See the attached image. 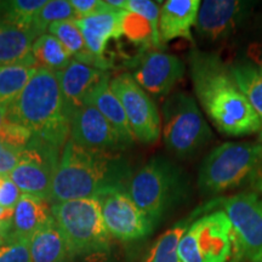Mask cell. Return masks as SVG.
<instances>
[{
  "instance_id": "1",
  "label": "cell",
  "mask_w": 262,
  "mask_h": 262,
  "mask_svg": "<svg viewBox=\"0 0 262 262\" xmlns=\"http://www.w3.org/2000/svg\"><path fill=\"white\" fill-rule=\"evenodd\" d=\"M188 66L196 100L216 129L231 137L260 134V119L228 63L217 54L194 49Z\"/></svg>"
},
{
  "instance_id": "2",
  "label": "cell",
  "mask_w": 262,
  "mask_h": 262,
  "mask_svg": "<svg viewBox=\"0 0 262 262\" xmlns=\"http://www.w3.org/2000/svg\"><path fill=\"white\" fill-rule=\"evenodd\" d=\"M133 172L119 153L78 146L71 139L62 149L48 201L50 204L74 199L98 198L111 189L125 191Z\"/></svg>"
},
{
  "instance_id": "3",
  "label": "cell",
  "mask_w": 262,
  "mask_h": 262,
  "mask_svg": "<svg viewBox=\"0 0 262 262\" xmlns=\"http://www.w3.org/2000/svg\"><path fill=\"white\" fill-rule=\"evenodd\" d=\"M6 120L32 131L29 146L61 156L70 139V118L56 72L39 68L18 97L6 107Z\"/></svg>"
},
{
  "instance_id": "4",
  "label": "cell",
  "mask_w": 262,
  "mask_h": 262,
  "mask_svg": "<svg viewBox=\"0 0 262 262\" xmlns=\"http://www.w3.org/2000/svg\"><path fill=\"white\" fill-rule=\"evenodd\" d=\"M125 192L156 226L188 198L191 181L187 172L175 162L157 156L131 176Z\"/></svg>"
},
{
  "instance_id": "5",
  "label": "cell",
  "mask_w": 262,
  "mask_h": 262,
  "mask_svg": "<svg viewBox=\"0 0 262 262\" xmlns=\"http://www.w3.org/2000/svg\"><path fill=\"white\" fill-rule=\"evenodd\" d=\"M261 166V142H225L203 159L196 185L204 195L221 194L250 182Z\"/></svg>"
},
{
  "instance_id": "6",
  "label": "cell",
  "mask_w": 262,
  "mask_h": 262,
  "mask_svg": "<svg viewBox=\"0 0 262 262\" xmlns=\"http://www.w3.org/2000/svg\"><path fill=\"white\" fill-rule=\"evenodd\" d=\"M51 215L72 257L112 248L100 202L96 198L51 204Z\"/></svg>"
},
{
  "instance_id": "7",
  "label": "cell",
  "mask_w": 262,
  "mask_h": 262,
  "mask_svg": "<svg viewBox=\"0 0 262 262\" xmlns=\"http://www.w3.org/2000/svg\"><path fill=\"white\" fill-rule=\"evenodd\" d=\"M163 118L164 143L178 158H193L214 137L194 97L185 91L173 93L166 98Z\"/></svg>"
},
{
  "instance_id": "8",
  "label": "cell",
  "mask_w": 262,
  "mask_h": 262,
  "mask_svg": "<svg viewBox=\"0 0 262 262\" xmlns=\"http://www.w3.org/2000/svg\"><path fill=\"white\" fill-rule=\"evenodd\" d=\"M234 254L233 229L221 209L198 216L182 235L178 248L181 262H229Z\"/></svg>"
},
{
  "instance_id": "9",
  "label": "cell",
  "mask_w": 262,
  "mask_h": 262,
  "mask_svg": "<svg viewBox=\"0 0 262 262\" xmlns=\"http://www.w3.org/2000/svg\"><path fill=\"white\" fill-rule=\"evenodd\" d=\"M231 222L235 254L242 260L254 262L262 255V195L243 191L219 198V208Z\"/></svg>"
},
{
  "instance_id": "10",
  "label": "cell",
  "mask_w": 262,
  "mask_h": 262,
  "mask_svg": "<svg viewBox=\"0 0 262 262\" xmlns=\"http://www.w3.org/2000/svg\"><path fill=\"white\" fill-rule=\"evenodd\" d=\"M110 88L122 103L135 140L145 145L156 143L162 131V120L149 95L130 73L116 75L110 80Z\"/></svg>"
},
{
  "instance_id": "11",
  "label": "cell",
  "mask_w": 262,
  "mask_h": 262,
  "mask_svg": "<svg viewBox=\"0 0 262 262\" xmlns=\"http://www.w3.org/2000/svg\"><path fill=\"white\" fill-rule=\"evenodd\" d=\"M255 3L245 0H205L201 3L195 33L208 44H224L243 29L253 16Z\"/></svg>"
},
{
  "instance_id": "12",
  "label": "cell",
  "mask_w": 262,
  "mask_h": 262,
  "mask_svg": "<svg viewBox=\"0 0 262 262\" xmlns=\"http://www.w3.org/2000/svg\"><path fill=\"white\" fill-rule=\"evenodd\" d=\"M96 199L111 238L123 243L137 242L148 237L156 227L124 189H111Z\"/></svg>"
},
{
  "instance_id": "13",
  "label": "cell",
  "mask_w": 262,
  "mask_h": 262,
  "mask_svg": "<svg viewBox=\"0 0 262 262\" xmlns=\"http://www.w3.org/2000/svg\"><path fill=\"white\" fill-rule=\"evenodd\" d=\"M131 77L148 95L163 97L182 79L186 66L181 58L163 51H147L134 57Z\"/></svg>"
},
{
  "instance_id": "14",
  "label": "cell",
  "mask_w": 262,
  "mask_h": 262,
  "mask_svg": "<svg viewBox=\"0 0 262 262\" xmlns=\"http://www.w3.org/2000/svg\"><path fill=\"white\" fill-rule=\"evenodd\" d=\"M70 139L78 146L91 150L118 153L125 149L106 118L88 103L70 114Z\"/></svg>"
},
{
  "instance_id": "15",
  "label": "cell",
  "mask_w": 262,
  "mask_h": 262,
  "mask_svg": "<svg viewBox=\"0 0 262 262\" xmlns=\"http://www.w3.org/2000/svg\"><path fill=\"white\" fill-rule=\"evenodd\" d=\"M60 157L28 146L9 178L24 194L48 199Z\"/></svg>"
},
{
  "instance_id": "16",
  "label": "cell",
  "mask_w": 262,
  "mask_h": 262,
  "mask_svg": "<svg viewBox=\"0 0 262 262\" xmlns=\"http://www.w3.org/2000/svg\"><path fill=\"white\" fill-rule=\"evenodd\" d=\"M62 97H63L66 112L70 114L78 107L85 104L88 95L100 83L108 72L101 71L93 66L72 60L67 68L56 72Z\"/></svg>"
},
{
  "instance_id": "17",
  "label": "cell",
  "mask_w": 262,
  "mask_h": 262,
  "mask_svg": "<svg viewBox=\"0 0 262 262\" xmlns=\"http://www.w3.org/2000/svg\"><path fill=\"white\" fill-rule=\"evenodd\" d=\"M199 0H168L160 6L159 38L162 44L173 39H186L194 42L192 28L195 26Z\"/></svg>"
},
{
  "instance_id": "18",
  "label": "cell",
  "mask_w": 262,
  "mask_h": 262,
  "mask_svg": "<svg viewBox=\"0 0 262 262\" xmlns=\"http://www.w3.org/2000/svg\"><path fill=\"white\" fill-rule=\"evenodd\" d=\"M51 219V204L48 199L22 193L12 211L8 242L29 241Z\"/></svg>"
},
{
  "instance_id": "19",
  "label": "cell",
  "mask_w": 262,
  "mask_h": 262,
  "mask_svg": "<svg viewBox=\"0 0 262 262\" xmlns=\"http://www.w3.org/2000/svg\"><path fill=\"white\" fill-rule=\"evenodd\" d=\"M107 3V2H106ZM124 10L110 8L89 17L77 19L78 27L83 34L85 45L94 56L104 57L107 42L119 39L122 35V16Z\"/></svg>"
},
{
  "instance_id": "20",
  "label": "cell",
  "mask_w": 262,
  "mask_h": 262,
  "mask_svg": "<svg viewBox=\"0 0 262 262\" xmlns=\"http://www.w3.org/2000/svg\"><path fill=\"white\" fill-rule=\"evenodd\" d=\"M110 80V73H107L101 79L100 83L90 91L86 100H85V103L91 104L100 111V113L106 118L108 123L116 130L123 146L127 148V147L133 146L135 137H134L133 131L130 129L122 103L111 90Z\"/></svg>"
},
{
  "instance_id": "21",
  "label": "cell",
  "mask_w": 262,
  "mask_h": 262,
  "mask_svg": "<svg viewBox=\"0 0 262 262\" xmlns=\"http://www.w3.org/2000/svg\"><path fill=\"white\" fill-rule=\"evenodd\" d=\"M37 38L38 34L32 29L12 24L0 15V66L15 63L37 66L32 55L33 42Z\"/></svg>"
},
{
  "instance_id": "22",
  "label": "cell",
  "mask_w": 262,
  "mask_h": 262,
  "mask_svg": "<svg viewBox=\"0 0 262 262\" xmlns=\"http://www.w3.org/2000/svg\"><path fill=\"white\" fill-rule=\"evenodd\" d=\"M31 262H58L71 256L54 217L29 238Z\"/></svg>"
},
{
  "instance_id": "23",
  "label": "cell",
  "mask_w": 262,
  "mask_h": 262,
  "mask_svg": "<svg viewBox=\"0 0 262 262\" xmlns=\"http://www.w3.org/2000/svg\"><path fill=\"white\" fill-rule=\"evenodd\" d=\"M32 55L38 68L52 72L63 71L73 60L60 40L50 33H45L35 39L32 47Z\"/></svg>"
},
{
  "instance_id": "24",
  "label": "cell",
  "mask_w": 262,
  "mask_h": 262,
  "mask_svg": "<svg viewBox=\"0 0 262 262\" xmlns=\"http://www.w3.org/2000/svg\"><path fill=\"white\" fill-rule=\"evenodd\" d=\"M38 70L37 66L27 63L0 66V106L14 102Z\"/></svg>"
},
{
  "instance_id": "25",
  "label": "cell",
  "mask_w": 262,
  "mask_h": 262,
  "mask_svg": "<svg viewBox=\"0 0 262 262\" xmlns=\"http://www.w3.org/2000/svg\"><path fill=\"white\" fill-rule=\"evenodd\" d=\"M232 74L243 93L247 95L249 102L253 106L261 123L258 142L262 143V75L248 62L237 60L229 64Z\"/></svg>"
},
{
  "instance_id": "26",
  "label": "cell",
  "mask_w": 262,
  "mask_h": 262,
  "mask_svg": "<svg viewBox=\"0 0 262 262\" xmlns=\"http://www.w3.org/2000/svg\"><path fill=\"white\" fill-rule=\"evenodd\" d=\"M68 19H77L71 2L67 0H49L42 8L35 14L32 21V29L38 37L45 34L52 24Z\"/></svg>"
},
{
  "instance_id": "27",
  "label": "cell",
  "mask_w": 262,
  "mask_h": 262,
  "mask_svg": "<svg viewBox=\"0 0 262 262\" xmlns=\"http://www.w3.org/2000/svg\"><path fill=\"white\" fill-rule=\"evenodd\" d=\"M122 35L133 44L142 45L145 48L148 45H153L156 48L153 29L150 27L149 22L135 12L124 10L122 16Z\"/></svg>"
},
{
  "instance_id": "28",
  "label": "cell",
  "mask_w": 262,
  "mask_h": 262,
  "mask_svg": "<svg viewBox=\"0 0 262 262\" xmlns=\"http://www.w3.org/2000/svg\"><path fill=\"white\" fill-rule=\"evenodd\" d=\"M45 4H47V0H15V2H9L6 3L5 10L3 11L2 16L12 24L21 26L24 28L32 29L33 17Z\"/></svg>"
},
{
  "instance_id": "29",
  "label": "cell",
  "mask_w": 262,
  "mask_h": 262,
  "mask_svg": "<svg viewBox=\"0 0 262 262\" xmlns=\"http://www.w3.org/2000/svg\"><path fill=\"white\" fill-rule=\"evenodd\" d=\"M158 4L159 3L149 2V0H126L125 11L135 12V14L145 17L153 29L156 48H162L159 38L160 6Z\"/></svg>"
},
{
  "instance_id": "30",
  "label": "cell",
  "mask_w": 262,
  "mask_h": 262,
  "mask_svg": "<svg viewBox=\"0 0 262 262\" xmlns=\"http://www.w3.org/2000/svg\"><path fill=\"white\" fill-rule=\"evenodd\" d=\"M33 139V133L21 124L5 120L0 129V141L15 149L27 148Z\"/></svg>"
},
{
  "instance_id": "31",
  "label": "cell",
  "mask_w": 262,
  "mask_h": 262,
  "mask_svg": "<svg viewBox=\"0 0 262 262\" xmlns=\"http://www.w3.org/2000/svg\"><path fill=\"white\" fill-rule=\"evenodd\" d=\"M0 262H31L29 241L5 242L0 244Z\"/></svg>"
},
{
  "instance_id": "32",
  "label": "cell",
  "mask_w": 262,
  "mask_h": 262,
  "mask_svg": "<svg viewBox=\"0 0 262 262\" xmlns=\"http://www.w3.org/2000/svg\"><path fill=\"white\" fill-rule=\"evenodd\" d=\"M242 60L253 66L255 70L262 75V22L257 26L254 35L245 45Z\"/></svg>"
},
{
  "instance_id": "33",
  "label": "cell",
  "mask_w": 262,
  "mask_h": 262,
  "mask_svg": "<svg viewBox=\"0 0 262 262\" xmlns=\"http://www.w3.org/2000/svg\"><path fill=\"white\" fill-rule=\"evenodd\" d=\"M21 195L22 192L9 176H0V208L14 210Z\"/></svg>"
},
{
  "instance_id": "34",
  "label": "cell",
  "mask_w": 262,
  "mask_h": 262,
  "mask_svg": "<svg viewBox=\"0 0 262 262\" xmlns=\"http://www.w3.org/2000/svg\"><path fill=\"white\" fill-rule=\"evenodd\" d=\"M22 150L12 148L0 141V176H9L12 172L21 159Z\"/></svg>"
},
{
  "instance_id": "35",
  "label": "cell",
  "mask_w": 262,
  "mask_h": 262,
  "mask_svg": "<svg viewBox=\"0 0 262 262\" xmlns=\"http://www.w3.org/2000/svg\"><path fill=\"white\" fill-rule=\"evenodd\" d=\"M71 5L77 15V19L89 17L110 8L106 2L101 0H71Z\"/></svg>"
},
{
  "instance_id": "36",
  "label": "cell",
  "mask_w": 262,
  "mask_h": 262,
  "mask_svg": "<svg viewBox=\"0 0 262 262\" xmlns=\"http://www.w3.org/2000/svg\"><path fill=\"white\" fill-rule=\"evenodd\" d=\"M74 262H120L113 253L112 248L107 250H97L93 253H88L84 255L75 256Z\"/></svg>"
},
{
  "instance_id": "37",
  "label": "cell",
  "mask_w": 262,
  "mask_h": 262,
  "mask_svg": "<svg viewBox=\"0 0 262 262\" xmlns=\"http://www.w3.org/2000/svg\"><path fill=\"white\" fill-rule=\"evenodd\" d=\"M250 186L253 191L257 192L262 195V166L254 173V176L250 180Z\"/></svg>"
},
{
  "instance_id": "38",
  "label": "cell",
  "mask_w": 262,
  "mask_h": 262,
  "mask_svg": "<svg viewBox=\"0 0 262 262\" xmlns=\"http://www.w3.org/2000/svg\"><path fill=\"white\" fill-rule=\"evenodd\" d=\"M6 120V107L0 106V129H2L3 124Z\"/></svg>"
},
{
  "instance_id": "39",
  "label": "cell",
  "mask_w": 262,
  "mask_h": 262,
  "mask_svg": "<svg viewBox=\"0 0 262 262\" xmlns=\"http://www.w3.org/2000/svg\"><path fill=\"white\" fill-rule=\"evenodd\" d=\"M58 262H74V258L72 256H67L66 258H63V260L58 261Z\"/></svg>"
},
{
  "instance_id": "40",
  "label": "cell",
  "mask_w": 262,
  "mask_h": 262,
  "mask_svg": "<svg viewBox=\"0 0 262 262\" xmlns=\"http://www.w3.org/2000/svg\"><path fill=\"white\" fill-rule=\"evenodd\" d=\"M229 262H242V258L239 257V256H237V255H234V256L232 257V260L229 261Z\"/></svg>"
},
{
  "instance_id": "41",
  "label": "cell",
  "mask_w": 262,
  "mask_h": 262,
  "mask_svg": "<svg viewBox=\"0 0 262 262\" xmlns=\"http://www.w3.org/2000/svg\"><path fill=\"white\" fill-rule=\"evenodd\" d=\"M254 262H262V255H261V256H260V257H257V258H256V260H255Z\"/></svg>"
},
{
  "instance_id": "42",
  "label": "cell",
  "mask_w": 262,
  "mask_h": 262,
  "mask_svg": "<svg viewBox=\"0 0 262 262\" xmlns=\"http://www.w3.org/2000/svg\"><path fill=\"white\" fill-rule=\"evenodd\" d=\"M142 262H146V261H145V260H143V261H142Z\"/></svg>"
}]
</instances>
